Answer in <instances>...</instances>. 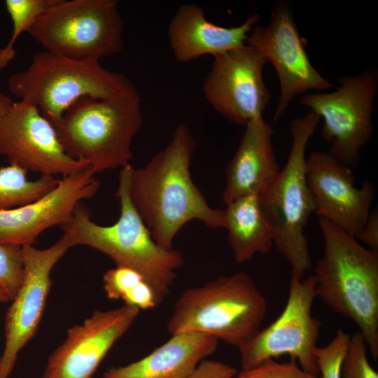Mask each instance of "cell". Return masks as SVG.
Instances as JSON below:
<instances>
[{"label": "cell", "mask_w": 378, "mask_h": 378, "mask_svg": "<svg viewBox=\"0 0 378 378\" xmlns=\"http://www.w3.org/2000/svg\"><path fill=\"white\" fill-rule=\"evenodd\" d=\"M237 372L229 364L205 359L186 378H236Z\"/></svg>", "instance_id": "29"}, {"label": "cell", "mask_w": 378, "mask_h": 378, "mask_svg": "<svg viewBox=\"0 0 378 378\" xmlns=\"http://www.w3.org/2000/svg\"><path fill=\"white\" fill-rule=\"evenodd\" d=\"M196 148L188 127L179 124L168 144L144 167H132L130 196L155 242L172 249L175 237L196 220L225 228L223 210L212 208L193 182L190 163Z\"/></svg>", "instance_id": "1"}, {"label": "cell", "mask_w": 378, "mask_h": 378, "mask_svg": "<svg viewBox=\"0 0 378 378\" xmlns=\"http://www.w3.org/2000/svg\"><path fill=\"white\" fill-rule=\"evenodd\" d=\"M260 19L259 14L253 13L239 26L224 27L209 22L200 6L183 4L169 24V46L181 62H189L205 55L214 57L246 46L248 34Z\"/></svg>", "instance_id": "19"}, {"label": "cell", "mask_w": 378, "mask_h": 378, "mask_svg": "<svg viewBox=\"0 0 378 378\" xmlns=\"http://www.w3.org/2000/svg\"><path fill=\"white\" fill-rule=\"evenodd\" d=\"M74 246V239L64 232L47 248L22 246L24 281L5 316V346L0 358V378H8L19 352L35 336L52 284L51 271Z\"/></svg>", "instance_id": "12"}, {"label": "cell", "mask_w": 378, "mask_h": 378, "mask_svg": "<svg viewBox=\"0 0 378 378\" xmlns=\"http://www.w3.org/2000/svg\"><path fill=\"white\" fill-rule=\"evenodd\" d=\"M0 156L41 175L65 176L89 166L70 157L51 122L35 106L20 100L0 115Z\"/></svg>", "instance_id": "13"}, {"label": "cell", "mask_w": 378, "mask_h": 378, "mask_svg": "<svg viewBox=\"0 0 378 378\" xmlns=\"http://www.w3.org/2000/svg\"><path fill=\"white\" fill-rule=\"evenodd\" d=\"M22 247L0 244V286L11 302L24 281Z\"/></svg>", "instance_id": "24"}, {"label": "cell", "mask_w": 378, "mask_h": 378, "mask_svg": "<svg viewBox=\"0 0 378 378\" xmlns=\"http://www.w3.org/2000/svg\"><path fill=\"white\" fill-rule=\"evenodd\" d=\"M274 130L258 116L245 125L241 140L225 169L223 200L227 204L247 195L260 196L280 171L272 145Z\"/></svg>", "instance_id": "18"}, {"label": "cell", "mask_w": 378, "mask_h": 378, "mask_svg": "<svg viewBox=\"0 0 378 378\" xmlns=\"http://www.w3.org/2000/svg\"><path fill=\"white\" fill-rule=\"evenodd\" d=\"M144 279L143 275L132 269L116 266L104 273L103 287L108 298L123 300Z\"/></svg>", "instance_id": "28"}, {"label": "cell", "mask_w": 378, "mask_h": 378, "mask_svg": "<svg viewBox=\"0 0 378 378\" xmlns=\"http://www.w3.org/2000/svg\"><path fill=\"white\" fill-rule=\"evenodd\" d=\"M236 378H321L319 374L308 372L290 358L288 362L279 363L268 359L248 370H241Z\"/></svg>", "instance_id": "27"}, {"label": "cell", "mask_w": 378, "mask_h": 378, "mask_svg": "<svg viewBox=\"0 0 378 378\" xmlns=\"http://www.w3.org/2000/svg\"><path fill=\"white\" fill-rule=\"evenodd\" d=\"M267 301L246 272L220 276L185 290L167 323L172 335L206 334L239 349L260 329Z\"/></svg>", "instance_id": "5"}, {"label": "cell", "mask_w": 378, "mask_h": 378, "mask_svg": "<svg viewBox=\"0 0 378 378\" xmlns=\"http://www.w3.org/2000/svg\"><path fill=\"white\" fill-rule=\"evenodd\" d=\"M321 120L312 111L289 123L292 136L287 161L260 196L274 245L288 262L291 273L302 279L312 267L305 228L314 213L306 177V148Z\"/></svg>", "instance_id": "6"}, {"label": "cell", "mask_w": 378, "mask_h": 378, "mask_svg": "<svg viewBox=\"0 0 378 378\" xmlns=\"http://www.w3.org/2000/svg\"><path fill=\"white\" fill-rule=\"evenodd\" d=\"M306 177L314 213L358 239L371 212L373 184L365 181L357 188L352 167L322 151L306 158Z\"/></svg>", "instance_id": "15"}, {"label": "cell", "mask_w": 378, "mask_h": 378, "mask_svg": "<svg viewBox=\"0 0 378 378\" xmlns=\"http://www.w3.org/2000/svg\"><path fill=\"white\" fill-rule=\"evenodd\" d=\"M339 82L335 91L306 94L300 103L323 120L322 136L330 144L328 153L339 162L353 167L372 135L378 71L368 69L343 76Z\"/></svg>", "instance_id": "9"}, {"label": "cell", "mask_w": 378, "mask_h": 378, "mask_svg": "<svg viewBox=\"0 0 378 378\" xmlns=\"http://www.w3.org/2000/svg\"><path fill=\"white\" fill-rule=\"evenodd\" d=\"M27 172L16 165L0 167V211L18 208L38 200L53 190L59 179L41 175L29 181Z\"/></svg>", "instance_id": "22"}, {"label": "cell", "mask_w": 378, "mask_h": 378, "mask_svg": "<svg viewBox=\"0 0 378 378\" xmlns=\"http://www.w3.org/2000/svg\"><path fill=\"white\" fill-rule=\"evenodd\" d=\"M363 244L368 246L370 249L378 250V211L370 212L368 220L358 237Z\"/></svg>", "instance_id": "30"}, {"label": "cell", "mask_w": 378, "mask_h": 378, "mask_svg": "<svg viewBox=\"0 0 378 378\" xmlns=\"http://www.w3.org/2000/svg\"><path fill=\"white\" fill-rule=\"evenodd\" d=\"M323 254L315 267L316 295L351 320L378 358V253L319 218Z\"/></svg>", "instance_id": "3"}, {"label": "cell", "mask_w": 378, "mask_h": 378, "mask_svg": "<svg viewBox=\"0 0 378 378\" xmlns=\"http://www.w3.org/2000/svg\"><path fill=\"white\" fill-rule=\"evenodd\" d=\"M139 313L138 308L129 305L93 312L82 324L68 330L65 340L49 356L42 378H92Z\"/></svg>", "instance_id": "16"}, {"label": "cell", "mask_w": 378, "mask_h": 378, "mask_svg": "<svg viewBox=\"0 0 378 378\" xmlns=\"http://www.w3.org/2000/svg\"><path fill=\"white\" fill-rule=\"evenodd\" d=\"M13 102L9 97L0 92V115L6 113Z\"/></svg>", "instance_id": "31"}, {"label": "cell", "mask_w": 378, "mask_h": 378, "mask_svg": "<svg viewBox=\"0 0 378 378\" xmlns=\"http://www.w3.org/2000/svg\"><path fill=\"white\" fill-rule=\"evenodd\" d=\"M133 85L99 61L75 59L46 50L35 54L25 70L8 80L10 92L35 106L52 125L80 98H111Z\"/></svg>", "instance_id": "7"}, {"label": "cell", "mask_w": 378, "mask_h": 378, "mask_svg": "<svg viewBox=\"0 0 378 378\" xmlns=\"http://www.w3.org/2000/svg\"><path fill=\"white\" fill-rule=\"evenodd\" d=\"M90 167L62 176L57 186L24 206L0 211V244L32 245L45 230L62 225L83 200L92 198L100 183Z\"/></svg>", "instance_id": "17"}, {"label": "cell", "mask_w": 378, "mask_h": 378, "mask_svg": "<svg viewBox=\"0 0 378 378\" xmlns=\"http://www.w3.org/2000/svg\"><path fill=\"white\" fill-rule=\"evenodd\" d=\"M350 339L349 333L340 329L328 344L316 348L315 356L321 378H342V363Z\"/></svg>", "instance_id": "25"}, {"label": "cell", "mask_w": 378, "mask_h": 378, "mask_svg": "<svg viewBox=\"0 0 378 378\" xmlns=\"http://www.w3.org/2000/svg\"><path fill=\"white\" fill-rule=\"evenodd\" d=\"M342 378H378L370 364L367 344L360 332L351 335L350 342L342 367Z\"/></svg>", "instance_id": "26"}, {"label": "cell", "mask_w": 378, "mask_h": 378, "mask_svg": "<svg viewBox=\"0 0 378 378\" xmlns=\"http://www.w3.org/2000/svg\"><path fill=\"white\" fill-rule=\"evenodd\" d=\"M316 284L314 275L301 279L291 273L288 299L281 314L238 349L241 370L289 355L303 370L318 374L315 350L321 322L312 315Z\"/></svg>", "instance_id": "10"}, {"label": "cell", "mask_w": 378, "mask_h": 378, "mask_svg": "<svg viewBox=\"0 0 378 378\" xmlns=\"http://www.w3.org/2000/svg\"><path fill=\"white\" fill-rule=\"evenodd\" d=\"M132 164L121 169L116 197L120 216L111 225H101L79 203L70 219L60 227L77 245L99 251L116 266L132 269L147 280L160 304L169 295L184 264L183 255L176 249H164L154 240L150 230L134 207L130 196Z\"/></svg>", "instance_id": "2"}, {"label": "cell", "mask_w": 378, "mask_h": 378, "mask_svg": "<svg viewBox=\"0 0 378 378\" xmlns=\"http://www.w3.org/2000/svg\"><path fill=\"white\" fill-rule=\"evenodd\" d=\"M57 0H6V8L13 23V33L7 45L0 49V70L6 68L15 55V43L28 31L36 19Z\"/></svg>", "instance_id": "23"}, {"label": "cell", "mask_w": 378, "mask_h": 378, "mask_svg": "<svg viewBox=\"0 0 378 378\" xmlns=\"http://www.w3.org/2000/svg\"><path fill=\"white\" fill-rule=\"evenodd\" d=\"M142 123L141 99L133 85L111 98H80L53 127L66 153L97 174L131 164L132 141Z\"/></svg>", "instance_id": "4"}, {"label": "cell", "mask_w": 378, "mask_h": 378, "mask_svg": "<svg viewBox=\"0 0 378 378\" xmlns=\"http://www.w3.org/2000/svg\"><path fill=\"white\" fill-rule=\"evenodd\" d=\"M10 302V299L5 290L0 286V302Z\"/></svg>", "instance_id": "32"}, {"label": "cell", "mask_w": 378, "mask_h": 378, "mask_svg": "<svg viewBox=\"0 0 378 378\" xmlns=\"http://www.w3.org/2000/svg\"><path fill=\"white\" fill-rule=\"evenodd\" d=\"M266 62L244 46L214 57L202 90L213 108L227 120L246 125L263 115L271 96L263 78Z\"/></svg>", "instance_id": "14"}, {"label": "cell", "mask_w": 378, "mask_h": 378, "mask_svg": "<svg viewBox=\"0 0 378 378\" xmlns=\"http://www.w3.org/2000/svg\"><path fill=\"white\" fill-rule=\"evenodd\" d=\"M123 30L116 0H57L27 32L46 51L99 61L122 50Z\"/></svg>", "instance_id": "8"}, {"label": "cell", "mask_w": 378, "mask_h": 378, "mask_svg": "<svg viewBox=\"0 0 378 378\" xmlns=\"http://www.w3.org/2000/svg\"><path fill=\"white\" fill-rule=\"evenodd\" d=\"M246 45L256 50L276 71L280 88L274 122L281 118L296 96L333 87L311 63L291 8L286 1L276 3L268 24H257Z\"/></svg>", "instance_id": "11"}, {"label": "cell", "mask_w": 378, "mask_h": 378, "mask_svg": "<svg viewBox=\"0 0 378 378\" xmlns=\"http://www.w3.org/2000/svg\"><path fill=\"white\" fill-rule=\"evenodd\" d=\"M223 216L227 240L237 263L270 251L273 235L259 195L244 196L226 204Z\"/></svg>", "instance_id": "21"}, {"label": "cell", "mask_w": 378, "mask_h": 378, "mask_svg": "<svg viewBox=\"0 0 378 378\" xmlns=\"http://www.w3.org/2000/svg\"><path fill=\"white\" fill-rule=\"evenodd\" d=\"M219 341L209 335L187 332L172 335L143 358L107 370L103 378H186L217 350Z\"/></svg>", "instance_id": "20"}]
</instances>
